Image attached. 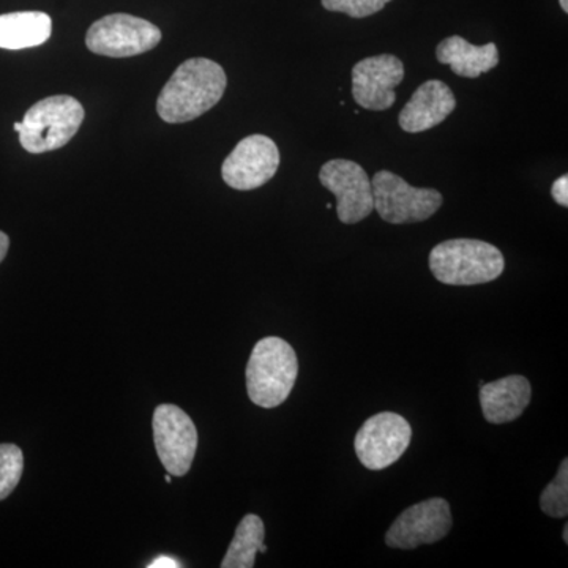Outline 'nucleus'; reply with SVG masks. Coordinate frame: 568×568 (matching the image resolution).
Here are the masks:
<instances>
[{
	"instance_id": "1",
	"label": "nucleus",
	"mask_w": 568,
	"mask_h": 568,
	"mask_svg": "<svg viewBox=\"0 0 568 568\" xmlns=\"http://www.w3.org/2000/svg\"><path fill=\"white\" fill-rule=\"evenodd\" d=\"M226 85L222 65L211 59H189L168 80L156 100V112L168 123L194 121L222 100Z\"/></svg>"
},
{
	"instance_id": "2",
	"label": "nucleus",
	"mask_w": 568,
	"mask_h": 568,
	"mask_svg": "<svg viewBox=\"0 0 568 568\" xmlns=\"http://www.w3.org/2000/svg\"><path fill=\"white\" fill-rule=\"evenodd\" d=\"M246 392L254 405L274 409L290 398L298 376L294 347L278 336H267L253 347L246 365Z\"/></svg>"
},
{
	"instance_id": "3",
	"label": "nucleus",
	"mask_w": 568,
	"mask_h": 568,
	"mask_svg": "<svg viewBox=\"0 0 568 568\" xmlns=\"http://www.w3.org/2000/svg\"><path fill=\"white\" fill-rule=\"evenodd\" d=\"M503 253L488 242L454 239L436 245L429 253V268L437 282L448 286H476L503 275Z\"/></svg>"
},
{
	"instance_id": "4",
	"label": "nucleus",
	"mask_w": 568,
	"mask_h": 568,
	"mask_svg": "<svg viewBox=\"0 0 568 568\" xmlns=\"http://www.w3.org/2000/svg\"><path fill=\"white\" fill-rule=\"evenodd\" d=\"M84 121V108L74 97L52 95L33 104L21 122L20 142L29 153L58 151L73 140Z\"/></svg>"
},
{
	"instance_id": "5",
	"label": "nucleus",
	"mask_w": 568,
	"mask_h": 568,
	"mask_svg": "<svg viewBox=\"0 0 568 568\" xmlns=\"http://www.w3.org/2000/svg\"><path fill=\"white\" fill-rule=\"evenodd\" d=\"M375 211L390 224L420 223L432 219L443 194L433 189H416L390 171H379L372 181Z\"/></svg>"
},
{
	"instance_id": "6",
	"label": "nucleus",
	"mask_w": 568,
	"mask_h": 568,
	"mask_svg": "<svg viewBox=\"0 0 568 568\" xmlns=\"http://www.w3.org/2000/svg\"><path fill=\"white\" fill-rule=\"evenodd\" d=\"M162 41V31L151 21L132 14L114 13L93 22L85 44L93 54L133 58L152 51Z\"/></svg>"
},
{
	"instance_id": "7",
	"label": "nucleus",
	"mask_w": 568,
	"mask_h": 568,
	"mask_svg": "<svg viewBox=\"0 0 568 568\" xmlns=\"http://www.w3.org/2000/svg\"><path fill=\"white\" fill-rule=\"evenodd\" d=\"M413 439V428L405 417L381 413L369 417L355 436V454L369 470H383L403 457Z\"/></svg>"
},
{
	"instance_id": "8",
	"label": "nucleus",
	"mask_w": 568,
	"mask_h": 568,
	"mask_svg": "<svg viewBox=\"0 0 568 568\" xmlns=\"http://www.w3.org/2000/svg\"><path fill=\"white\" fill-rule=\"evenodd\" d=\"M153 443L168 474L183 477L193 465L197 429L181 407L162 405L153 413Z\"/></svg>"
},
{
	"instance_id": "9",
	"label": "nucleus",
	"mask_w": 568,
	"mask_h": 568,
	"mask_svg": "<svg viewBox=\"0 0 568 568\" xmlns=\"http://www.w3.org/2000/svg\"><path fill=\"white\" fill-rule=\"evenodd\" d=\"M320 182L336 197L339 222L355 224L375 211L372 181L361 164L351 160H331L321 168Z\"/></svg>"
},
{
	"instance_id": "10",
	"label": "nucleus",
	"mask_w": 568,
	"mask_h": 568,
	"mask_svg": "<svg viewBox=\"0 0 568 568\" xmlns=\"http://www.w3.org/2000/svg\"><path fill=\"white\" fill-rule=\"evenodd\" d=\"M280 166V151L264 134H252L235 145L222 166L223 181L234 190L250 192L265 185Z\"/></svg>"
},
{
	"instance_id": "11",
	"label": "nucleus",
	"mask_w": 568,
	"mask_h": 568,
	"mask_svg": "<svg viewBox=\"0 0 568 568\" xmlns=\"http://www.w3.org/2000/svg\"><path fill=\"white\" fill-rule=\"evenodd\" d=\"M450 506L443 497H432L406 508L386 534L387 547L416 549L443 540L452 529Z\"/></svg>"
},
{
	"instance_id": "12",
	"label": "nucleus",
	"mask_w": 568,
	"mask_h": 568,
	"mask_svg": "<svg viewBox=\"0 0 568 568\" xmlns=\"http://www.w3.org/2000/svg\"><path fill=\"white\" fill-rule=\"evenodd\" d=\"M405 78V65L394 54H381L355 63L353 97L369 111L390 110L396 102V85Z\"/></svg>"
},
{
	"instance_id": "13",
	"label": "nucleus",
	"mask_w": 568,
	"mask_h": 568,
	"mask_svg": "<svg viewBox=\"0 0 568 568\" xmlns=\"http://www.w3.org/2000/svg\"><path fill=\"white\" fill-rule=\"evenodd\" d=\"M457 108V99L446 82L426 81L399 112L398 123L406 133H422L446 121Z\"/></svg>"
},
{
	"instance_id": "14",
	"label": "nucleus",
	"mask_w": 568,
	"mask_h": 568,
	"mask_svg": "<svg viewBox=\"0 0 568 568\" xmlns=\"http://www.w3.org/2000/svg\"><path fill=\"white\" fill-rule=\"evenodd\" d=\"M532 398V387L525 376L511 375L480 386V405L485 420L503 425L523 416Z\"/></svg>"
},
{
	"instance_id": "15",
	"label": "nucleus",
	"mask_w": 568,
	"mask_h": 568,
	"mask_svg": "<svg viewBox=\"0 0 568 568\" xmlns=\"http://www.w3.org/2000/svg\"><path fill=\"white\" fill-rule=\"evenodd\" d=\"M436 59L450 67L458 77L476 80L499 65V51L495 43L476 47L463 37L454 36L437 44Z\"/></svg>"
},
{
	"instance_id": "16",
	"label": "nucleus",
	"mask_w": 568,
	"mask_h": 568,
	"mask_svg": "<svg viewBox=\"0 0 568 568\" xmlns=\"http://www.w3.org/2000/svg\"><path fill=\"white\" fill-rule=\"evenodd\" d=\"M52 21L43 11H14L0 14V48L28 50L50 40Z\"/></svg>"
},
{
	"instance_id": "17",
	"label": "nucleus",
	"mask_w": 568,
	"mask_h": 568,
	"mask_svg": "<svg viewBox=\"0 0 568 568\" xmlns=\"http://www.w3.org/2000/svg\"><path fill=\"white\" fill-rule=\"evenodd\" d=\"M265 529L263 519L257 515H246L237 529L233 541L224 556L222 568H252L256 562V555L264 544Z\"/></svg>"
},
{
	"instance_id": "18",
	"label": "nucleus",
	"mask_w": 568,
	"mask_h": 568,
	"mask_svg": "<svg viewBox=\"0 0 568 568\" xmlns=\"http://www.w3.org/2000/svg\"><path fill=\"white\" fill-rule=\"evenodd\" d=\"M540 508L551 518H566L568 515V459L560 463L558 476L547 485L540 496Z\"/></svg>"
},
{
	"instance_id": "19",
	"label": "nucleus",
	"mask_w": 568,
	"mask_h": 568,
	"mask_svg": "<svg viewBox=\"0 0 568 568\" xmlns=\"http://www.w3.org/2000/svg\"><path fill=\"white\" fill-rule=\"evenodd\" d=\"M24 470V455L13 444H0V500L7 499L18 487Z\"/></svg>"
},
{
	"instance_id": "20",
	"label": "nucleus",
	"mask_w": 568,
	"mask_h": 568,
	"mask_svg": "<svg viewBox=\"0 0 568 568\" xmlns=\"http://www.w3.org/2000/svg\"><path fill=\"white\" fill-rule=\"evenodd\" d=\"M328 11L345 13L351 18H366L379 13L392 0H321Z\"/></svg>"
},
{
	"instance_id": "21",
	"label": "nucleus",
	"mask_w": 568,
	"mask_h": 568,
	"mask_svg": "<svg viewBox=\"0 0 568 568\" xmlns=\"http://www.w3.org/2000/svg\"><path fill=\"white\" fill-rule=\"evenodd\" d=\"M551 196L562 207H568V178L564 174L558 181L552 183Z\"/></svg>"
},
{
	"instance_id": "22",
	"label": "nucleus",
	"mask_w": 568,
	"mask_h": 568,
	"mask_svg": "<svg viewBox=\"0 0 568 568\" xmlns=\"http://www.w3.org/2000/svg\"><path fill=\"white\" fill-rule=\"evenodd\" d=\"M149 568H179L182 567L181 564L175 562L174 559L166 558V556H162V558H156L152 564H149Z\"/></svg>"
},
{
	"instance_id": "23",
	"label": "nucleus",
	"mask_w": 568,
	"mask_h": 568,
	"mask_svg": "<svg viewBox=\"0 0 568 568\" xmlns=\"http://www.w3.org/2000/svg\"><path fill=\"white\" fill-rule=\"evenodd\" d=\"M10 239L9 235L0 231V263L6 260L7 253H9Z\"/></svg>"
},
{
	"instance_id": "24",
	"label": "nucleus",
	"mask_w": 568,
	"mask_h": 568,
	"mask_svg": "<svg viewBox=\"0 0 568 568\" xmlns=\"http://www.w3.org/2000/svg\"><path fill=\"white\" fill-rule=\"evenodd\" d=\"M560 7H562V10L568 11V0H559Z\"/></svg>"
},
{
	"instance_id": "25",
	"label": "nucleus",
	"mask_w": 568,
	"mask_h": 568,
	"mask_svg": "<svg viewBox=\"0 0 568 568\" xmlns=\"http://www.w3.org/2000/svg\"><path fill=\"white\" fill-rule=\"evenodd\" d=\"M564 544H568V526L566 525V528H564Z\"/></svg>"
},
{
	"instance_id": "26",
	"label": "nucleus",
	"mask_w": 568,
	"mask_h": 568,
	"mask_svg": "<svg viewBox=\"0 0 568 568\" xmlns=\"http://www.w3.org/2000/svg\"><path fill=\"white\" fill-rule=\"evenodd\" d=\"M164 481H166V484H171V481H173V476H171V474H166V476H164Z\"/></svg>"
},
{
	"instance_id": "27",
	"label": "nucleus",
	"mask_w": 568,
	"mask_h": 568,
	"mask_svg": "<svg viewBox=\"0 0 568 568\" xmlns=\"http://www.w3.org/2000/svg\"><path fill=\"white\" fill-rule=\"evenodd\" d=\"M21 130V122L14 123V132L20 133Z\"/></svg>"
}]
</instances>
